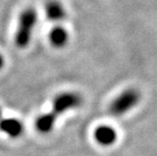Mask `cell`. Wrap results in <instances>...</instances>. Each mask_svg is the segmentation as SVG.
I'll return each instance as SVG.
<instances>
[{
    "instance_id": "obj_8",
    "label": "cell",
    "mask_w": 157,
    "mask_h": 156,
    "mask_svg": "<svg viewBox=\"0 0 157 156\" xmlns=\"http://www.w3.org/2000/svg\"><path fill=\"white\" fill-rule=\"evenodd\" d=\"M3 65H4V59H3L2 56L0 55V69H2Z\"/></svg>"
},
{
    "instance_id": "obj_6",
    "label": "cell",
    "mask_w": 157,
    "mask_h": 156,
    "mask_svg": "<svg viewBox=\"0 0 157 156\" xmlns=\"http://www.w3.org/2000/svg\"><path fill=\"white\" fill-rule=\"evenodd\" d=\"M0 131L12 138L19 137L23 132V125L16 119H1L0 120Z\"/></svg>"
},
{
    "instance_id": "obj_7",
    "label": "cell",
    "mask_w": 157,
    "mask_h": 156,
    "mask_svg": "<svg viewBox=\"0 0 157 156\" xmlns=\"http://www.w3.org/2000/svg\"><path fill=\"white\" fill-rule=\"evenodd\" d=\"M68 32L62 26H56L51 31L49 36L50 42L55 48H62L68 42Z\"/></svg>"
},
{
    "instance_id": "obj_4",
    "label": "cell",
    "mask_w": 157,
    "mask_h": 156,
    "mask_svg": "<svg viewBox=\"0 0 157 156\" xmlns=\"http://www.w3.org/2000/svg\"><path fill=\"white\" fill-rule=\"evenodd\" d=\"M117 132L109 126H99L94 131V138L98 144L102 146L113 145L117 141Z\"/></svg>"
},
{
    "instance_id": "obj_5",
    "label": "cell",
    "mask_w": 157,
    "mask_h": 156,
    "mask_svg": "<svg viewBox=\"0 0 157 156\" xmlns=\"http://www.w3.org/2000/svg\"><path fill=\"white\" fill-rule=\"evenodd\" d=\"M45 11L48 17L51 21H61L65 18L66 11L64 6L61 4V2H59L58 0H49L46 3L45 6Z\"/></svg>"
},
{
    "instance_id": "obj_9",
    "label": "cell",
    "mask_w": 157,
    "mask_h": 156,
    "mask_svg": "<svg viewBox=\"0 0 157 156\" xmlns=\"http://www.w3.org/2000/svg\"><path fill=\"white\" fill-rule=\"evenodd\" d=\"M2 119V111H1V108H0V120Z\"/></svg>"
},
{
    "instance_id": "obj_3",
    "label": "cell",
    "mask_w": 157,
    "mask_h": 156,
    "mask_svg": "<svg viewBox=\"0 0 157 156\" xmlns=\"http://www.w3.org/2000/svg\"><path fill=\"white\" fill-rule=\"evenodd\" d=\"M140 101V93L135 89H127L123 91L118 97L115 98L109 107V112L112 115L119 117L136 107Z\"/></svg>"
},
{
    "instance_id": "obj_2",
    "label": "cell",
    "mask_w": 157,
    "mask_h": 156,
    "mask_svg": "<svg viewBox=\"0 0 157 156\" xmlns=\"http://www.w3.org/2000/svg\"><path fill=\"white\" fill-rule=\"evenodd\" d=\"M36 19V12L32 7L25 8L21 13L15 35V44L18 48H25L29 44Z\"/></svg>"
},
{
    "instance_id": "obj_1",
    "label": "cell",
    "mask_w": 157,
    "mask_h": 156,
    "mask_svg": "<svg viewBox=\"0 0 157 156\" xmlns=\"http://www.w3.org/2000/svg\"><path fill=\"white\" fill-rule=\"evenodd\" d=\"M82 97L76 92H64L57 95L54 99L52 112L42 115L36 121V128L42 134L51 132L58 118V115L63 114L68 109L77 108L81 105Z\"/></svg>"
}]
</instances>
